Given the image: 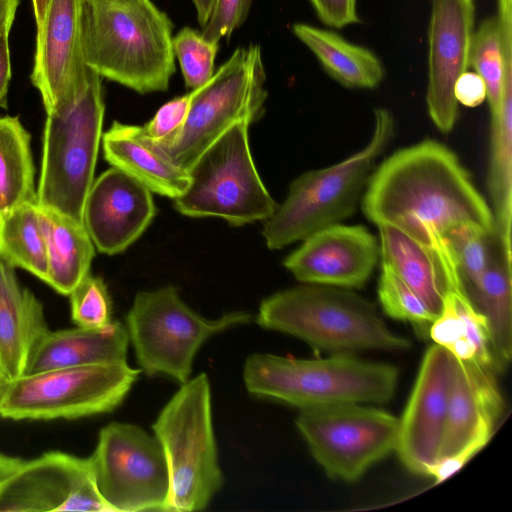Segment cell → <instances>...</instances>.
Returning <instances> with one entry per match:
<instances>
[{
    "mask_svg": "<svg viewBox=\"0 0 512 512\" xmlns=\"http://www.w3.org/2000/svg\"><path fill=\"white\" fill-rule=\"evenodd\" d=\"M361 207L375 225H393L436 248L459 223L494 232L490 205L457 155L436 140L395 151L370 175Z\"/></svg>",
    "mask_w": 512,
    "mask_h": 512,
    "instance_id": "1",
    "label": "cell"
},
{
    "mask_svg": "<svg viewBox=\"0 0 512 512\" xmlns=\"http://www.w3.org/2000/svg\"><path fill=\"white\" fill-rule=\"evenodd\" d=\"M173 24L150 0H82L86 65L145 94L166 91L175 72Z\"/></svg>",
    "mask_w": 512,
    "mask_h": 512,
    "instance_id": "2",
    "label": "cell"
},
{
    "mask_svg": "<svg viewBox=\"0 0 512 512\" xmlns=\"http://www.w3.org/2000/svg\"><path fill=\"white\" fill-rule=\"evenodd\" d=\"M255 321L331 354L411 345L388 328L370 301L341 287L305 284L276 292L261 302Z\"/></svg>",
    "mask_w": 512,
    "mask_h": 512,
    "instance_id": "3",
    "label": "cell"
},
{
    "mask_svg": "<svg viewBox=\"0 0 512 512\" xmlns=\"http://www.w3.org/2000/svg\"><path fill=\"white\" fill-rule=\"evenodd\" d=\"M398 370L388 363L361 360L353 354L300 359L268 353L249 355L243 366L247 391L300 410L325 405L390 401Z\"/></svg>",
    "mask_w": 512,
    "mask_h": 512,
    "instance_id": "4",
    "label": "cell"
},
{
    "mask_svg": "<svg viewBox=\"0 0 512 512\" xmlns=\"http://www.w3.org/2000/svg\"><path fill=\"white\" fill-rule=\"evenodd\" d=\"M394 132L392 113L386 108H376L371 138L361 150L332 166L297 177L285 201L264 221L262 234L267 247L284 248L350 217L376 159L387 148Z\"/></svg>",
    "mask_w": 512,
    "mask_h": 512,
    "instance_id": "5",
    "label": "cell"
},
{
    "mask_svg": "<svg viewBox=\"0 0 512 512\" xmlns=\"http://www.w3.org/2000/svg\"><path fill=\"white\" fill-rule=\"evenodd\" d=\"M152 430L164 452L169 474L164 512L204 510L224 483L206 373L181 384L161 409Z\"/></svg>",
    "mask_w": 512,
    "mask_h": 512,
    "instance_id": "6",
    "label": "cell"
},
{
    "mask_svg": "<svg viewBox=\"0 0 512 512\" xmlns=\"http://www.w3.org/2000/svg\"><path fill=\"white\" fill-rule=\"evenodd\" d=\"M259 45L237 48L192 98L181 128L161 140L136 134L173 164L188 171L198 157L238 122L249 124L264 113L268 93Z\"/></svg>",
    "mask_w": 512,
    "mask_h": 512,
    "instance_id": "7",
    "label": "cell"
},
{
    "mask_svg": "<svg viewBox=\"0 0 512 512\" xmlns=\"http://www.w3.org/2000/svg\"><path fill=\"white\" fill-rule=\"evenodd\" d=\"M252 318L248 312L234 311L217 319H206L169 285L138 292L125 326L141 372L149 377L166 376L183 384L190 379L194 358L207 339L250 323Z\"/></svg>",
    "mask_w": 512,
    "mask_h": 512,
    "instance_id": "8",
    "label": "cell"
},
{
    "mask_svg": "<svg viewBox=\"0 0 512 512\" xmlns=\"http://www.w3.org/2000/svg\"><path fill=\"white\" fill-rule=\"evenodd\" d=\"M101 76L91 69L84 94L67 110L47 114L38 205L83 222L104 117Z\"/></svg>",
    "mask_w": 512,
    "mask_h": 512,
    "instance_id": "9",
    "label": "cell"
},
{
    "mask_svg": "<svg viewBox=\"0 0 512 512\" xmlns=\"http://www.w3.org/2000/svg\"><path fill=\"white\" fill-rule=\"evenodd\" d=\"M247 122L215 140L188 170L190 184L176 199L189 217H220L232 226L268 220L278 204L263 184L250 151Z\"/></svg>",
    "mask_w": 512,
    "mask_h": 512,
    "instance_id": "10",
    "label": "cell"
},
{
    "mask_svg": "<svg viewBox=\"0 0 512 512\" xmlns=\"http://www.w3.org/2000/svg\"><path fill=\"white\" fill-rule=\"evenodd\" d=\"M127 362L24 374L0 385V416L13 420L75 419L113 411L138 380Z\"/></svg>",
    "mask_w": 512,
    "mask_h": 512,
    "instance_id": "11",
    "label": "cell"
},
{
    "mask_svg": "<svg viewBox=\"0 0 512 512\" xmlns=\"http://www.w3.org/2000/svg\"><path fill=\"white\" fill-rule=\"evenodd\" d=\"M295 425L327 476L358 480L396 450L399 419L366 404L343 403L300 410Z\"/></svg>",
    "mask_w": 512,
    "mask_h": 512,
    "instance_id": "12",
    "label": "cell"
},
{
    "mask_svg": "<svg viewBox=\"0 0 512 512\" xmlns=\"http://www.w3.org/2000/svg\"><path fill=\"white\" fill-rule=\"evenodd\" d=\"M88 460L96 488L112 511H164L169 474L154 434L136 424L112 422L100 430Z\"/></svg>",
    "mask_w": 512,
    "mask_h": 512,
    "instance_id": "13",
    "label": "cell"
},
{
    "mask_svg": "<svg viewBox=\"0 0 512 512\" xmlns=\"http://www.w3.org/2000/svg\"><path fill=\"white\" fill-rule=\"evenodd\" d=\"M81 1L49 0L36 25L30 80L41 94L46 114L70 108L89 84L91 69L82 50Z\"/></svg>",
    "mask_w": 512,
    "mask_h": 512,
    "instance_id": "14",
    "label": "cell"
},
{
    "mask_svg": "<svg viewBox=\"0 0 512 512\" xmlns=\"http://www.w3.org/2000/svg\"><path fill=\"white\" fill-rule=\"evenodd\" d=\"M0 511H109L100 496L88 458L48 452L0 485Z\"/></svg>",
    "mask_w": 512,
    "mask_h": 512,
    "instance_id": "15",
    "label": "cell"
},
{
    "mask_svg": "<svg viewBox=\"0 0 512 512\" xmlns=\"http://www.w3.org/2000/svg\"><path fill=\"white\" fill-rule=\"evenodd\" d=\"M457 358L433 344L425 352L404 413L396 452L411 472L427 475L442 444Z\"/></svg>",
    "mask_w": 512,
    "mask_h": 512,
    "instance_id": "16",
    "label": "cell"
},
{
    "mask_svg": "<svg viewBox=\"0 0 512 512\" xmlns=\"http://www.w3.org/2000/svg\"><path fill=\"white\" fill-rule=\"evenodd\" d=\"M476 0H431L426 105L433 124L450 133L458 118L457 79L469 66Z\"/></svg>",
    "mask_w": 512,
    "mask_h": 512,
    "instance_id": "17",
    "label": "cell"
},
{
    "mask_svg": "<svg viewBox=\"0 0 512 512\" xmlns=\"http://www.w3.org/2000/svg\"><path fill=\"white\" fill-rule=\"evenodd\" d=\"M380 258L379 240L362 225L333 224L303 240L284 260L300 282L361 288Z\"/></svg>",
    "mask_w": 512,
    "mask_h": 512,
    "instance_id": "18",
    "label": "cell"
},
{
    "mask_svg": "<svg viewBox=\"0 0 512 512\" xmlns=\"http://www.w3.org/2000/svg\"><path fill=\"white\" fill-rule=\"evenodd\" d=\"M156 214L152 192L124 171L111 167L93 181L83 209V224L97 249L124 251Z\"/></svg>",
    "mask_w": 512,
    "mask_h": 512,
    "instance_id": "19",
    "label": "cell"
},
{
    "mask_svg": "<svg viewBox=\"0 0 512 512\" xmlns=\"http://www.w3.org/2000/svg\"><path fill=\"white\" fill-rule=\"evenodd\" d=\"M495 376L475 362L457 359L438 459L454 455L473 441L491 439L503 409Z\"/></svg>",
    "mask_w": 512,
    "mask_h": 512,
    "instance_id": "20",
    "label": "cell"
},
{
    "mask_svg": "<svg viewBox=\"0 0 512 512\" xmlns=\"http://www.w3.org/2000/svg\"><path fill=\"white\" fill-rule=\"evenodd\" d=\"M378 229L381 264L396 273L438 316L449 283L460 277L447 242L431 248L393 225L380 224Z\"/></svg>",
    "mask_w": 512,
    "mask_h": 512,
    "instance_id": "21",
    "label": "cell"
},
{
    "mask_svg": "<svg viewBox=\"0 0 512 512\" xmlns=\"http://www.w3.org/2000/svg\"><path fill=\"white\" fill-rule=\"evenodd\" d=\"M49 331L43 307L24 288L15 267L0 256V377L9 381L25 374L30 356Z\"/></svg>",
    "mask_w": 512,
    "mask_h": 512,
    "instance_id": "22",
    "label": "cell"
},
{
    "mask_svg": "<svg viewBox=\"0 0 512 512\" xmlns=\"http://www.w3.org/2000/svg\"><path fill=\"white\" fill-rule=\"evenodd\" d=\"M129 336L119 321L91 329L48 331L35 346L25 374L97 364L127 362Z\"/></svg>",
    "mask_w": 512,
    "mask_h": 512,
    "instance_id": "23",
    "label": "cell"
},
{
    "mask_svg": "<svg viewBox=\"0 0 512 512\" xmlns=\"http://www.w3.org/2000/svg\"><path fill=\"white\" fill-rule=\"evenodd\" d=\"M105 159L151 192L176 199L190 184L189 172L154 150L135 132V125L114 121L102 138Z\"/></svg>",
    "mask_w": 512,
    "mask_h": 512,
    "instance_id": "24",
    "label": "cell"
},
{
    "mask_svg": "<svg viewBox=\"0 0 512 512\" xmlns=\"http://www.w3.org/2000/svg\"><path fill=\"white\" fill-rule=\"evenodd\" d=\"M428 336L457 359L500 373L488 322L469 299L463 284L447 290Z\"/></svg>",
    "mask_w": 512,
    "mask_h": 512,
    "instance_id": "25",
    "label": "cell"
},
{
    "mask_svg": "<svg viewBox=\"0 0 512 512\" xmlns=\"http://www.w3.org/2000/svg\"><path fill=\"white\" fill-rule=\"evenodd\" d=\"M292 32L341 86L375 89L383 81V63L369 48L352 43L332 30L306 23H295Z\"/></svg>",
    "mask_w": 512,
    "mask_h": 512,
    "instance_id": "26",
    "label": "cell"
},
{
    "mask_svg": "<svg viewBox=\"0 0 512 512\" xmlns=\"http://www.w3.org/2000/svg\"><path fill=\"white\" fill-rule=\"evenodd\" d=\"M38 208L48 257L45 282L58 293L69 295L89 273L94 244L83 222L52 208Z\"/></svg>",
    "mask_w": 512,
    "mask_h": 512,
    "instance_id": "27",
    "label": "cell"
},
{
    "mask_svg": "<svg viewBox=\"0 0 512 512\" xmlns=\"http://www.w3.org/2000/svg\"><path fill=\"white\" fill-rule=\"evenodd\" d=\"M487 186L497 245L512 264V92L503 93L497 113L491 117Z\"/></svg>",
    "mask_w": 512,
    "mask_h": 512,
    "instance_id": "28",
    "label": "cell"
},
{
    "mask_svg": "<svg viewBox=\"0 0 512 512\" xmlns=\"http://www.w3.org/2000/svg\"><path fill=\"white\" fill-rule=\"evenodd\" d=\"M511 275V264L497 247L479 282L465 290L488 322L500 372L507 367L512 353Z\"/></svg>",
    "mask_w": 512,
    "mask_h": 512,
    "instance_id": "29",
    "label": "cell"
},
{
    "mask_svg": "<svg viewBox=\"0 0 512 512\" xmlns=\"http://www.w3.org/2000/svg\"><path fill=\"white\" fill-rule=\"evenodd\" d=\"M30 134L17 117H0V212L36 201Z\"/></svg>",
    "mask_w": 512,
    "mask_h": 512,
    "instance_id": "30",
    "label": "cell"
},
{
    "mask_svg": "<svg viewBox=\"0 0 512 512\" xmlns=\"http://www.w3.org/2000/svg\"><path fill=\"white\" fill-rule=\"evenodd\" d=\"M0 256L46 281L47 247L37 202H26L2 214Z\"/></svg>",
    "mask_w": 512,
    "mask_h": 512,
    "instance_id": "31",
    "label": "cell"
},
{
    "mask_svg": "<svg viewBox=\"0 0 512 512\" xmlns=\"http://www.w3.org/2000/svg\"><path fill=\"white\" fill-rule=\"evenodd\" d=\"M443 237L456 260L465 290L475 286L498 247L494 232L465 222L450 228Z\"/></svg>",
    "mask_w": 512,
    "mask_h": 512,
    "instance_id": "32",
    "label": "cell"
},
{
    "mask_svg": "<svg viewBox=\"0 0 512 512\" xmlns=\"http://www.w3.org/2000/svg\"><path fill=\"white\" fill-rule=\"evenodd\" d=\"M377 293L381 307L388 316L410 322L419 334L428 336L437 315L396 273L382 264Z\"/></svg>",
    "mask_w": 512,
    "mask_h": 512,
    "instance_id": "33",
    "label": "cell"
},
{
    "mask_svg": "<svg viewBox=\"0 0 512 512\" xmlns=\"http://www.w3.org/2000/svg\"><path fill=\"white\" fill-rule=\"evenodd\" d=\"M172 47L186 87L197 89L212 78L219 42L209 41L202 33L186 26L173 36Z\"/></svg>",
    "mask_w": 512,
    "mask_h": 512,
    "instance_id": "34",
    "label": "cell"
},
{
    "mask_svg": "<svg viewBox=\"0 0 512 512\" xmlns=\"http://www.w3.org/2000/svg\"><path fill=\"white\" fill-rule=\"evenodd\" d=\"M69 296L71 318L78 327L97 329L113 321L111 299L101 278L89 272Z\"/></svg>",
    "mask_w": 512,
    "mask_h": 512,
    "instance_id": "35",
    "label": "cell"
},
{
    "mask_svg": "<svg viewBox=\"0 0 512 512\" xmlns=\"http://www.w3.org/2000/svg\"><path fill=\"white\" fill-rule=\"evenodd\" d=\"M253 0H215L211 15L202 35L205 39L219 42L229 39L235 29L246 20Z\"/></svg>",
    "mask_w": 512,
    "mask_h": 512,
    "instance_id": "36",
    "label": "cell"
},
{
    "mask_svg": "<svg viewBox=\"0 0 512 512\" xmlns=\"http://www.w3.org/2000/svg\"><path fill=\"white\" fill-rule=\"evenodd\" d=\"M192 98V91L162 105L145 125L137 126L138 133L149 140H161L177 132L183 125Z\"/></svg>",
    "mask_w": 512,
    "mask_h": 512,
    "instance_id": "37",
    "label": "cell"
},
{
    "mask_svg": "<svg viewBox=\"0 0 512 512\" xmlns=\"http://www.w3.org/2000/svg\"><path fill=\"white\" fill-rule=\"evenodd\" d=\"M319 20L326 26L342 29L360 23L357 0H309Z\"/></svg>",
    "mask_w": 512,
    "mask_h": 512,
    "instance_id": "38",
    "label": "cell"
},
{
    "mask_svg": "<svg viewBox=\"0 0 512 512\" xmlns=\"http://www.w3.org/2000/svg\"><path fill=\"white\" fill-rule=\"evenodd\" d=\"M454 96L458 103L474 108L486 99V86L476 72L466 71L456 81Z\"/></svg>",
    "mask_w": 512,
    "mask_h": 512,
    "instance_id": "39",
    "label": "cell"
},
{
    "mask_svg": "<svg viewBox=\"0 0 512 512\" xmlns=\"http://www.w3.org/2000/svg\"><path fill=\"white\" fill-rule=\"evenodd\" d=\"M11 80L9 34L0 38V108H7V95Z\"/></svg>",
    "mask_w": 512,
    "mask_h": 512,
    "instance_id": "40",
    "label": "cell"
},
{
    "mask_svg": "<svg viewBox=\"0 0 512 512\" xmlns=\"http://www.w3.org/2000/svg\"><path fill=\"white\" fill-rule=\"evenodd\" d=\"M20 0H0V38L9 34Z\"/></svg>",
    "mask_w": 512,
    "mask_h": 512,
    "instance_id": "41",
    "label": "cell"
},
{
    "mask_svg": "<svg viewBox=\"0 0 512 512\" xmlns=\"http://www.w3.org/2000/svg\"><path fill=\"white\" fill-rule=\"evenodd\" d=\"M23 462L20 458L0 454V485L12 476Z\"/></svg>",
    "mask_w": 512,
    "mask_h": 512,
    "instance_id": "42",
    "label": "cell"
},
{
    "mask_svg": "<svg viewBox=\"0 0 512 512\" xmlns=\"http://www.w3.org/2000/svg\"><path fill=\"white\" fill-rule=\"evenodd\" d=\"M197 12V20L201 27L205 26L211 15L215 0H191Z\"/></svg>",
    "mask_w": 512,
    "mask_h": 512,
    "instance_id": "43",
    "label": "cell"
},
{
    "mask_svg": "<svg viewBox=\"0 0 512 512\" xmlns=\"http://www.w3.org/2000/svg\"><path fill=\"white\" fill-rule=\"evenodd\" d=\"M33 6L36 25L39 24L43 17L49 0H31Z\"/></svg>",
    "mask_w": 512,
    "mask_h": 512,
    "instance_id": "44",
    "label": "cell"
},
{
    "mask_svg": "<svg viewBox=\"0 0 512 512\" xmlns=\"http://www.w3.org/2000/svg\"><path fill=\"white\" fill-rule=\"evenodd\" d=\"M1 219H2V213L0 212V222H1Z\"/></svg>",
    "mask_w": 512,
    "mask_h": 512,
    "instance_id": "45",
    "label": "cell"
},
{
    "mask_svg": "<svg viewBox=\"0 0 512 512\" xmlns=\"http://www.w3.org/2000/svg\"><path fill=\"white\" fill-rule=\"evenodd\" d=\"M1 382H2V380H1V377H0V385H1Z\"/></svg>",
    "mask_w": 512,
    "mask_h": 512,
    "instance_id": "46",
    "label": "cell"
}]
</instances>
